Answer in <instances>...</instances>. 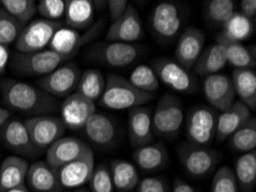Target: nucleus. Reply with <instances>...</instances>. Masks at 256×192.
Returning <instances> with one entry per match:
<instances>
[{"mask_svg": "<svg viewBox=\"0 0 256 192\" xmlns=\"http://www.w3.org/2000/svg\"><path fill=\"white\" fill-rule=\"evenodd\" d=\"M2 100L7 107L29 117L51 115L59 108L56 98L24 82L0 80Z\"/></svg>", "mask_w": 256, "mask_h": 192, "instance_id": "1", "label": "nucleus"}, {"mask_svg": "<svg viewBox=\"0 0 256 192\" xmlns=\"http://www.w3.org/2000/svg\"><path fill=\"white\" fill-rule=\"evenodd\" d=\"M155 98V93L144 92L130 83L126 78L110 74L106 78V87L99 99L102 107L116 109H131L142 106Z\"/></svg>", "mask_w": 256, "mask_h": 192, "instance_id": "2", "label": "nucleus"}, {"mask_svg": "<svg viewBox=\"0 0 256 192\" xmlns=\"http://www.w3.org/2000/svg\"><path fill=\"white\" fill-rule=\"evenodd\" d=\"M185 119L183 104L176 96L166 93L152 113L153 134L162 138H174Z\"/></svg>", "mask_w": 256, "mask_h": 192, "instance_id": "3", "label": "nucleus"}, {"mask_svg": "<svg viewBox=\"0 0 256 192\" xmlns=\"http://www.w3.org/2000/svg\"><path fill=\"white\" fill-rule=\"evenodd\" d=\"M185 21L184 7L177 2H161L154 7L150 26L155 38L169 42L178 36Z\"/></svg>", "mask_w": 256, "mask_h": 192, "instance_id": "4", "label": "nucleus"}, {"mask_svg": "<svg viewBox=\"0 0 256 192\" xmlns=\"http://www.w3.org/2000/svg\"><path fill=\"white\" fill-rule=\"evenodd\" d=\"M218 113L210 106L199 105L190 109L186 117V137L188 143L206 146L210 145L216 136Z\"/></svg>", "mask_w": 256, "mask_h": 192, "instance_id": "5", "label": "nucleus"}, {"mask_svg": "<svg viewBox=\"0 0 256 192\" xmlns=\"http://www.w3.org/2000/svg\"><path fill=\"white\" fill-rule=\"evenodd\" d=\"M62 27H64V22L45 19L34 20L23 28L15 42V49L18 53H34L45 50Z\"/></svg>", "mask_w": 256, "mask_h": 192, "instance_id": "6", "label": "nucleus"}, {"mask_svg": "<svg viewBox=\"0 0 256 192\" xmlns=\"http://www.w3.org/2000/svg\"><path fill=\"white\" fill-rule=\"evenodd\" d=\"M178 155L186 173L196 178L210 174L220 160L218 151L191 143L182 144L178 148Z\"/></svg>", "mask_w": 256, "mask_h": 192, "instance_id": "7", "label": "nucleus"}, {"mask_svg": "<svg viewBox=\"0 0 256 192\" xmlns=\"http://www.w3.org/2000/svg\"><path fill=\"white\" fill-rule=\"evenodd\" d=\"M104 21H106V18L99 20L98 22L85 30L83 35L77 30L67 28L66 26L62 27L60 30H58V33L54 35L50 43V50L60 54L66 60H69L78 52L82 46L99 37L104 27Z\"/></svg>", "mask_w": 256, "mask_h": 192, "instance_id": "8", "label": "nucleus"}, {"mask_svg": "<svg viewBox=\"0 0 256 192\" xmlns=\"http://www.w3.org/2000/svg\"><path fill=\"white\" fill-rule=\"evenodd\" d=\"M67 60L52 50L34 53H16L12 60V67L22 75L45 76L52 73Z\"/></svg>", "mask_w": 256, "mask_h": 192, "instance_id": "9", "label": "nucleus"}, {"mask_svg": "<svg viewBox=\"0 0 256 192\" xmlns=\"http://www.w3.org/2000/svg\"><path fill=\"white\" fill-rule=\"evenodd\" d=\"M80 77V68L74 62L61 65L52 73L38 80V88L52 97H69L77 89Z\"/></svg>", "mask_w": 256, "mask_h": 192, "instance_id": "10", "label": "nucleus"}, {"mask_svg": "<svg viewBox=\"0 0 256 192\" xmlns=\"http://www.w3.org/2000/svg\"><path fill=\"white\" fill-rule=\"evenodd\" d=\"M154 73L158 81L177 92L191 93L196 90V82L190 70L185 69L176 60L170 58H158L153 61Z\"/></svg>", "mask_w": 256, "mask_h": 192, "instance_id": "11", "label": "nucleus"}, {"mask_svg": "<svg viewBox=\"0 0 256 192\" xmlns=\"http://www.w3.org/2000/svg\"><path fill=\"white\" fill-rule=\"evenodd\" d=\"M28 129L31 142L38 150H45L64 137L66 125L61 117L53 115H42L29 117L24 121Z\"/></svg>", "mask_w": 256, "mask_h": 192, "instance_id": "12", "label": "nucleus"}, {"mask_svg": "<svg viewBox=\"0 0 256 192\" xmlns=\"http://www.w3.org/2000/svg\"><path fill=\"white\" fill-rule=\"evenodd\" d=\"M91 53L94 60L107 67L124 68L137 60L139 48L126 43H98L91 49Z\"/></svg>", "mask_w": 256, "mask_h": 192, "instance_id": "13", "label": "nucleus"}, {"mask_svg": "<svg viewBox=\"0 0 256 192\" xmlns=\"http://www.w3.org/2000/svg\"><path fill=\"white\" fill-rule=\"evenodd\" d=\"M204 95L209 106L215 111L224 112L234 103L236 91L231 77L226 74H214L204 80Z\"/></svg>", "mask_w": 256, "mask_h": 192, "instance_id": "14", "label": "nucleus"}, {"mask_svg": "<svg viewBox=\"0 0 256 192\" xmlns=\"http://www.w3.org/2000/svg\"><path fill=\"white\" fill-rule=\"evenodd\" d=\"M144 36H145V31H144L138 12L132 4H129L126 13L118 20L112 22L107 30L106 39L110 42L132 44L134 42L140 41Z\"/></svg>", "mask_w": 256, "mask_h": 192, "instance_id": "15", "label": "nucleus"}, {"mask_svg": "<svg viewBox=\"0 0 256 192\" xmlns=\"http://www.w3.org/2000/svg\"><path fill=\"white\" fill-rule=\"evenodd\" d=\"M94 170V154L90 147L78 158L58 169L64 189H74L88 183Z\"/></svg>", "mask_w": 256, "mask_h": 192, "instance_id": "16", "label": "nucleus"}, {"mask_svg": "<svg viewBox=\"0 0 256 192\" xmlns=\"http://www.w3.org/2000/svg\"><path fill=\"white\" fill-rule=\"evenodd\" d=\"M96 113V104L78 92L72 93L61 105V120L66 128L78 130Z\"/></svg>", "mask_w": 256, "mask_h": 192, "instance_id": "17", "label": "nucleus"}, {"mask_svg": "<svg viewBox=\"0 0 256 192\" xmlns=\"http://www.w3.org/2000/svg\"><path fill=\"white\" fill-rule=\"evenodd\" d=\"M204 39L206 36L202 30L193 26L185 28L174 50V58L178 64L188 70L194 67L196 62L204 51Z\"/></svg>", "mask_w": 256, "mask_h": 192, "instance_id": "18", "label": "nucleus"}, {"mask_svg": "<svg viewBox=\"0 0 256 192\" xmlns=\"http://www.w3.org/2000/svg\"><path fill=\"white\" fill-rule=\"evenodd\" d=\"M152 113V108L146 106H138L129 109L128 130H129L130 142L136 148L153 143Z\"/></svg>", "mask_w": 256, "mask_h": 192, "instance_id": "19", "label": "nucleus"}, {"mask_svg": "<svg viewBox=\"0 0 256 192\" xmlns=\"http://www.w3.org/2000/svg\"><path fill=\"white\" fill-rule=\"evenodd\" d=\"M88 147L90 146L86 143L76 137H61L48 148L46 162L56 169H59L78 158Z\"/></svg>", "mask_w": 256, "mask_h": 192, "instance_id": "20", "label": "nucleus"}, {"mask_svg": "<svg viewBox=\"0 0 256 192\" xmlns=\"http://www.w3.org/2000/svg\"><path fill=\"white\" fill-rule=\"evenodd\" d=\"M0 139L8 150L16 153L34 155L38 152L31 142L24 122L18 120H8L0 128Z\"/></svg>", "mask_w": 256, "mask_h": 192, "instance_id": "21", "label": "nucleus"}, {"mask_svg": "<svg viewBox=\"0 0 256 192\" xmlns=\"http://www.w3.org/2000/svg\"><path fill=\"white\" fill-rule=\"evenodd\" d=\"M34 192H62L58 169L50 166L46 161H36L29 166L26 178Z\"/></svg>", "mask_w": 256, "mask_h": 192, "instance_id": "22", "label": "nucleus"}, {"mask_svg": "<svg viewBox=\"0 0 256 192\" xmlns=\"http://www.w3.org/2000/svg\"><path fill=\"white\" fill-rule=\"evenodd\" d=\"M250 111L246 105L242 101H234L230 108L226 111L220 112L217 117V127H216V142H224L230 137L234 131L245 124L250 119Z\"/></svg>", "mask_w": 256, "mask_h": 192, "instance_id": "23", "label": "nucleus"}, {"mask_svg": "<svg viewBox=\"0 0 256 192\" xmlns=\"http://www.w3.org/2000/svg\"><path fill=\"white\" fill-rule=\"evenodd\" d=\"M132 159L142 171H158L169 162V152L164 143H150L137 147L132 153Z\"/></svg>", "mask_w": 256, "mask_h": 192, "instance_id": "24", "label": "nucleus"}, {"mask_svg": "<svg viewBox=\"0 0 256 192\" xmlns=\"http://www.w3.org/2000/svg\"><path fill=\"white\" fill-rule=\"evenodd\" d=\"M29 163L21 156L10 155L4 160L0 167V192H6L24 185Z\"/></svg>", "mask_w": 256, "mask_h": 192, "instance_id": "25", "label": "nucleus"}, {"mask_svg": "<svg viewBox=\"0 0 256 192\" xmlns=\"http://www.w3.org/2000/svg\"><path fill=\"white\" fill-rule=\"evenodd\" d=\"M217 44L222 46L226 52V61L234 68H255L256 56L255 46L250 48L242 45V43L232 42L220 33L217 35Z\"/></svg>", "mask_w": 256, "mask_h": 192, "instance_id": "26", "label": "nucleus"}, {"mask_svg": "<svg viewBox=\"0 0 256 192\" xmlns=\"http://www.w3.org/2000/svg\"><path fill=\"white\" fill-rule=\"evenodd\" d=\"M64 14L67 28L86 30L94 20V3L90 0H67Z\"/></svg>", "mask_w": 256, "mask_h": 192, "instance_id": "27", "label": "nucleus"}, {"mask_svg": "<svg viewBox=\"0 0 256 192\" xmlns=\"http://www.w3.org/2000/svg\"><path fill=\"white\" fill-rule=\"evenodd\" d=\"M84 132L93 144L100 147H107L112 145L116 135L113 121L108 116L96 112L85 124Z\"/></svg>", "mask_w": 256, "mask_h": 192, "instance_id": "28", "label": "nucleus"}, {"mask_svg": "<svg viewBox=\"0 0 256 192\" xmlns=\"http://www.w3.org/2000/svg\"><path fill=\"white\" fill-rule=\"evenodd\" d=\"M232 83L236 96L246 105L250 111L256 109V73L250 68H234L232 72Z\"/></svg>", "mask_w": 256, "mask_h": 192, "instance_id": "29", "label": "nucleus"}, {"mask_svg": "<svg viewBox=\"0 0 256 192\" xmlns=\"http://www.w3.org/2000/svg\"><path fill=\"white\" fill-rule=\"evenodd\" d=\"M228 64L226 52L220 44L206 48L194 65V72L199 76H209L218 74Z\"/></svg>", "mask_w": 256, "mask_h": 192, "instance_id": "30", "label": "nucleus"}, {"mask_svg": "<svg viewBox=\"0 0 256 192\" xmlns=\"http://www.w3.org/2000/svg\"><path fill=\"white\" fill-rule=\"evenodd\" d=\"M110 176L115 190L118 192L132 191L137 187L139 174L132 163L123 159H115L110 162Z\"/></svg>", "mask_w": 256, "mask_h": 192, "instance_id": "31", "label": "nucleus"}, {"mask_svg": "<svg viewBox=\"0 0 256 192\" xmlns=\"http://www.w3.org/2000/svg\"><path fill=\"white\" fill-rule=\"evenodd\" d=\"M234 176L238 186L244 192H252L256 184V151L244 153L236 159Z\"/></svg>", "mask_w": 256, "mask_h": 192, "instance_id": "32", "label": "nucleus"}, {"mask_svg": "<svg viewBox=\"0 0 256 192\" xmlns=\"http://www.w3.org/2000/svg\"><path fill=\"white\" fill-rule=\"evenodd\" d=\"M255 30V21L246 18L240 12H236L223 25L222 34L232 42L242 43L252 37Z\"/></svg>", "mask_w": 256, "mask_h": 192, "instance_id": "33", "label": "nucleus"}, {"mask_svg": "<svg viewBox=\"0 0 256 192\" xmlns=\"http://www.w3.org/2000/svg\"><path fill=\"white\" fill-rule=\"evenodd\" d=\"M104 87L106 77L104 74L96 69H88L80 77L77 92L94 103V100H99L102 96Z\"/></svg>", "mask_w": 256, "mask_h": 192, "instance_id": "34", "label": "nucleus"}, {"mask_svg": "<svg viewBox=\"0 0 256 192\" xmlns=\"http://www.w3.org/2000/svg\"><path fill=\"white\" fill-rule=\"evenodd\" d=\"M228 146L236 152L248 153L256 147V119H250L228 137Z\"/></svg>", "mask_w": 256, "mask_h": 192, "instance_id": "35", "label": "nucleus"}, {"mask_svg": "<svg viewBox=\"0 0 256 192\" xmlns=\"http://www.w3.org/2000/svg\"><path fill=\"white\" fill-rule=\"evenodd\" d=\"M131 84L144 92L155 93L160 88V81L154 73L152 67L146 65H140L136 67L130 74L129 80Z\"/></svg>", "mask_w": 256, "mask_h": 192, "instance_id": "36", "label": "nucleus"}, {"mask_svg": "<svg viewBox=\"0 0 256 192\" xmlns=\"http://www.w3.org/2000/svg\"><path fill=\"white\" fill-rule=\"evenodd\" d=\"M0 7L15 18L23 26L37 13V4L34 0H0Z\"/></svg>", "mask_w": 256, "mask_h": 192, "instance_id": "37", "label": "nucleus"}, {"mask_svg": "<svg viewBox=\"0 0 256 192\" xmlns=\"http://www.w3.org/2000/svg\"><path fill=\"white\" fill-rule=\"evenodd\" d=\"M234 13V2L232 0H210L206 6V17L214 27H220Z\"/></svg>", "mask_w": 256, "mask_h": 192, "instance_id": "38", "label": "nucleus"}, {"mask_svg": "<svg viewBox=\"0 0 256 192\" xmlns=\"http://www.w3.org/2000/svg\"><path fill=\"white\" fill-rule=\"evenodd\" d=\"M24 27L8 12L0 7V44L4 46L13 44L18 41Z\"/></svg>", "mask_w": 256, "mask_h": 192, "instance_id": "39", "label": "nucleus"}, {"mask_svg": "<svg viewBox=\"0 0 256 192\" xmlns=\"http://www.w3.org/2000/svg\"><path fill=\"white\" fill-rule=\"evenodd\" d=\"M210 192H239L238 183L231 168L224 166L216 171Z\"/></svg>", "mask_w": 256, "mask_h": 192, "instance_id": "40", "label": "nucleus"}, {"mask_svg": "<svg viewBox=\"0 0 256 192\" xmlns=\"http://www.w3.org/2000/svg\"><path fill=\"white\" fill-rule=\"evenodd\" d=\"M88 184L92 192H115L110 171L104 163H99L94 167Z\"/></svg>", "mask_w": 256, "mask_h": 192, "instance_id": "41", "label": "nucleus"}, {"mask_svg": "<svg viewBox=\"0 0 256 192\" xmlns=\"http://www.w3.org/2000/svg\"><path fill=\"white\" fill-rule=\"evenodd\" d=\"M37 12L42 19L50 21H59L64 15L66 2L64 0H40L37 5Z\"/></svg>", "mask_w": 256, "mask_h": 192, "instance_id": "42", "label": "nucleus"}, {"mask_svg": "<svg viewBox=\"0 0 256 192\" xmlns=\"http://www.w3.org/2000/svg\"><path fill=\"white\" fill-rule=\"evenodd\" d=\"M138 192H169V185L164 177L150 176L139 181Z\"/></svg>", "mask_w": 256, "mask_h": 192, "instance_id": "43", "label": "nucleus"}, {"mask_svg": "<svg viewBox=\"0 0 256 192\" xmlns=\"http://www.w3.org/2000/svg\"><path fill=\"white\" fill-rule=\"evenodd\" d=\"M108 4V11H110V17L112 19V21H116L122 15L126 13V11L128 9V5L129 3L126 0H110Z\"/></svg>", "mask_w": 256, "mask_h": 192, "instance_id": "44", "label": "nucleus"}, {"mask_svg": "<svg viewBox=\"0 0 256 192\" xmlns=\"http://www.w3.org/2000/svg\"><path fill=\"white\" fill-rule=\"evenodd\" d=\"M240 13L245 15L246 18L254 20L256 17V2L255 0H242L240 3Z\"/></svg>", "mask_w": 256, "mask_h": 192, "instance_id": "45", "label": "nucleus"}, {"mask_svg": "<svg viewBox=\"0 0 256 192\" xmlns=\"http://www.w3.org/2000/svg\"><path fill=\"white\" fill-rule=\"evenodd\" d=\"M10 61V52L7 46L0 44V75L6 72V67Z\"/></svg>", "mask_w": 256, "mask_h": 192, "instance_id": "46", "label": "nucleus"}, {"mask_svg": "<svg viewBox=\"0 0 256 192\" xmlns=\"http://www.w3.org/2000/svg\"><path fill=\"white\" fill-rule=\"evenodd\" d=\"M172 192H196V190L188 183H186L183 179L178 178L174 183Z\"/></svg>", "mask_w": 256, "mask_h": 192, "instance_id": "47", "label": "nucleus"}, {"mask_svg": "<svg viewBox=\"0 0 256 192\" xmlns=\"http://www.w3.org/2000/svg\"><path fill=\"white\" fill-rule=\"evenodd\" d=\"M10 117V112L7 108L0 107V128L5 124Z\"/></svg>", "mask_w": 256, "mask_h": 192, "instance_id": "48", "label": "nucleus"}, {"mask_svg": "<svg viewBox=\"0 0 256 192\" xmlns=\"http://www.w3.org/2000/svg\"><path fill=\"white\" fill-rule=\"evenodd\" d=\"M6 192H30V191L28 190V187H26V184H24V185L18 186V187H15V189H12V190H8Z\"/></svg>", "mask_w": 256, "mask_h": 192, "instance_id": "49", "label": "nucleus"}, {"mask_svg": "<svg viewBox=\"0 0 256 192\" xmlns=\"http://www.w3.org/2000/svg\"><path fill=\"white\" fill-rule=\"evenodd\" d=\"M75 192H88V191L83 190V189H80V190H77V191H75Z\"/></svg>", "mask_w": 256, "mask_h": 192, "instance_id": "50", "label": "nucleus"}, {"mask_svg": "<svg viewBox=\"0 0 256 192\" xmlns=\"http://www.w3.org/2000/svg\"><path fill=\"white\" fill-rule=\"evenodd\" d=\"M126 192H132V191H126Z\"/></svg>", "mask_w": 256, "mask_h": 192, "instance_id": "51", "label": "nucleus"}]
</instances>
